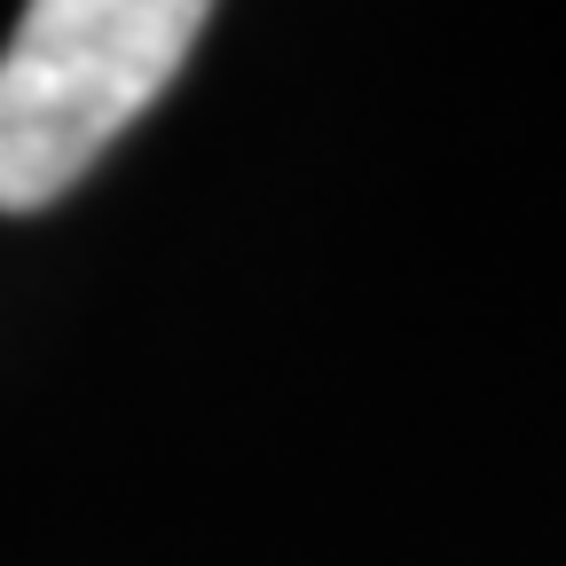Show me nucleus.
Masks as SVG:
<instances>
[{
  "label": "nucleus",
  "instance_id": "f257e3e1",
  "mask_svg": "<svg viewBox=\"0 0 566 566\" xmlns=\"http://www.w3.org/2000/svg\"><path fill=\"white\" fill-rule=\"evenodd\" d=\"M197 0H40L0 55V212H40L166 95Z\"/></svg>",
  "mask_w": 566,
  "mask_h": 566
}]
</instances>
